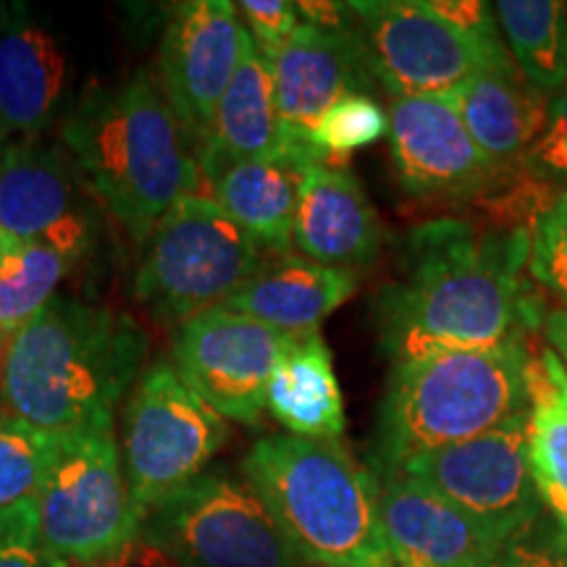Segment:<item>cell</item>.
<instances>
[{"mask_svg":"<svg viewBox=\"0 0 567 567\" xmlns=\"http://www.w3.org/2000/svg\"><path fill=\"white\" fill-rule=\"evenodd\" d=\"M526 260V229L484 234L450 218L415 229L405 274L379 300L381 350L402 365L528 337L544 308L528 295Z\"/></svg>","mask_w":567,"mask_h":567,"instance_id":"cell-1","label":"cell"},{"mask_svg":"<svg viewBox=\"0 0 567 567\" xmlns=\"http://www.w3.org/2000/svg\"><path fill=\"white\" fill-rule=\"evenodd\" d=\"M147 334L132 316L69 295L3 344V413L48 434L113 415L147 365Z\"/></svg>","mask_w":567,"mask_h":567,"instance_id":"cell-2","label":"cell"},{"mask_svg":"<svg viewBox=\"0 0 567 567\" xmlns=\"http://www.w3.org/2000/svg\"><path fill=\"white\" fill-rule=\"evenodd\" d=\"M61 137L92 200L137 243L176 203L203 195L195 140L147 71L84 97Z\"/></svg>","mask_w":567,"mask_h":567,"instance_id":"cell-3","label":"cell"},{"mask_svg":"<svg viewBox=\"0 0 567 567\" xmlns=\"http://www.w3.org/2000/svg\"><path fill=\"white\" fill-rule=\"evenodd\" d=\"M287 544L308 567H373L386 557L373 473L342 442L271 434L243 460Z\"/></svg>","mask_w":567,"mask_h":567,"instance_id":"cell-4","label":"cell"},{"mask_svg":"<svg viewBox=\"0 0 567 567\" xmlns=\"http://www.w3.org/2000/svg\"><path fill=\"white\" fill-rule=\"evenodd\" d=\"M530 339L481 352H450L392 365L379 405L371 471L484 436L528 408Z\"/></svg>","mask_w":567,"mask_h":567,"instance_id":"cell-5","label":"cell"},{"mask_svg":"<svg viewBox=\"0 0 567 567\" xmlns=\"http://www.w3.org/2000/svg\"><path fill=\"white\" fill-rule=\"evenodd\" d=\"M34 502L40 547L66 567L109 565L137 542L142 513L126 484L113 415L59 434Z\"/></svg>","mask_w":567,"mask_h":567,"instance_id":"cell-6","label":"cell"},{"mask_svg":"<svg viewBox=\"0 0 567 567\" xmlns=\"http://www.w3.org/2000/svg\"><path fill=\"white\" fill-rule=\"evenodd\" d=\"M266 252L210 195H189L142 243L134 295L161 323L221 308L260 268Z\"/></svg>","mask_w":567,"mask_h":567,"instance_id":"cell-7","label":"cell"},{"mask_svg":"<svg viewBox=\"0 0 567 567\" xmlns=\"http://www.w3.org/2000/svg\"><path fill=\"white\" fill-rule=\"evenodd\" d=\"M137 538L172 567H308L245 476L224 467L147 509Z\"/></svg>","mask_w":567,"mask_h":567,"instance_id":"cell-8","label":"cell"},{"mask_svg":"<svg viewBox=\"0 0 567 567\" xmlns=\"http://www.w3.org/2000/svg\"><path fill=\"white\" fill-rule=\"evenodd\" d=\"M229 425L176 371L174 360L145 365L122 415V463L142 515L208 471Z\"/></svg>","mask_w":567,"mask_h":567,"instance_id":"cell-9","label":"cell"},{"mask_svg":"<svg viewBox=\"0 0 567 567\" xmlns=\"http://www.w3.org/2000/svg\"><path fill=\"white\" fill-rule=\"evenodd\" d=\"M350 11L373 80L392 97L446 95L481 71L515 66L509 53L460 32L425 0H354Z\"/></svg>","mask_w":567,"mask_h":567,"instance_id":"cell-10","label":"cell"},{"mask_svg":"<svg viewBox=\"0 0 567 567\" xmlns=\"http://www.w3.org/2000/svg\"><path fill=\"white\" fill-rule=\"evenodd\" d=\"M396 471L423 481L499 542L544 515L530 476L526 413L484 436L408 460Z\"/></svg>","mask_w":567,"mask_h":567,"instance_id":"cell-11","label":"cell"},{"mask_svg":"<svg viewBox=\"0 0 567 567\" xmlns=\"http://www.w3.org/2000/svg\"><path fill=\"white\" fill-rule=\"evenodd\" d=\"M61 147L40 137L0 147V229L6 245H42L80 266L97 245V208Z\"/></svg>","mask_w":567,"mask_h":567,"instance_id":"cell-12","label":"cell"},{"mask_svg":"<svg viewBox=\"0 0 567 567\" xmlns=\"http://www.w3.org/2000/svg\"><path fill=\"white\" fill-rule=\"evenodd\" d=\"M289 337L221 305L176 326L172 360L224 421L258 425Z\"/></svg>","mask_w":567,"mask_h":567,"instance_id":"cell-13","label":"cell"},{"mask_svg":"<svg viewBox=\"0 0 567 567\" xmlns=\"http://www.w3.org/2000/svg\"><path fill=\"white\" fill-rule=\"evenodd\" d=\"M389 151L400 187L423 200H467L492 193L505 172L486 158L444 95L392 97Z\"/></svg>","mask_w":567,"mask_h":567,"instance_id":"cell-14","label":"cell"},{"mask_svg":"<svg viewBox=\"0 0 567 567\" xmlns=\"http://www.w3.org/2000/svg\"><path fill=\"white\" fill-rule=\"evenodd\" d=\"M247 30L237 3L187 0L168 17L158 53V87L200 147L213 113L243 61Z\"/></svg>","mask_w":567,"mask_h":567,"instance_id":"cell-15","label":"cell"},{"mask_svg":"<svg viewBox=\"0 0 567 567\" xmlns=\"http://www.w3.org/2000/svg\"><path fill=\"white\" fill-rule=\"evenodd\" d=\"M268 61L274 71L284 145L323 158L310 142L318 118L352 92H371L373 84V71L368 66L358 30L329 32L302 21Z\"/></svg>","mask_w":567,"mask_h":567,"instance_id":"cell-16","label":"cell"},{"mask_svg":"<svg viewBox=\"0 0 567 567\" xmlns=\"http://www.w3.org/2000/svg\"><path fill=\"white\" fill-rule=\"evenodd\" d=\"M379 488V523L389 563L396 567H484L505 542L400 471H371Z\"/></svg>","mask_w":567,"mask_h":567,"instance_id":"cell-17","label":"cell"},{"mask_svg":"<svg viewBox=\"0 0 567 567\" xmlns=\"http://www.w3.org/2000/svg\"><path fill=\"white\" fill-rule=\"evenodd\" d=\"M381 243V218L363 184L337 163H310L302 174L292 250L318 266L360 274L379 258Z\"/></svg>","mask_w":567,"mask_h":567,"instance_id":"cell-18","label":"cell"},{"mask_svg":"<svg viewBox=\"0 0 567 567\" xmlns=\"http://www.w3.org/2000/svg\"><path fill=\"white\" fill-rule=\"evenodd\" d=\"M69 92V59L27 6H0V122L19 140L40 137Z\"/></svg>","mask_w":567,"mask_h":567,"instance_id":"cell-19","label":"cell"},{"mask_svg":"<svg viewBox=\"0 0 567 567\" xmlns=\"http://www.w3.org/2000/svg\"><path fill=\"white\" fill-rule=\"evenodd\" d=\"M313 158L297 151H284L271 158L218 163L205 168L210 197L226 216L243 229L266 255H292L295 213L300 203L302 174ZM329 163V161H326Z\"/></svg>","mask_w":567,"mask_h":567,"instance_id":"cell-20","label":"cell"},{"mask_svg":"<svg viewBox=\"0 0 567 567\" xmlns=\"http://www.w3.org/2000/svg\"><path fill=\"white\" fill-rule=\"evenodd\" d=\"M465 130L499 172L520 168L549 116V95L515 66L488 69L446 92Z\"/></svg>","mask_w":567,"mask_h":567,"instance_id":"cell-21","label":"cell"},{"mask_svg":"<svg viewBox=\"0 0 567 567\" xmlns=\"http://www.w3.org/2000/svg\"><path fill=\"white\" fill-rule=\"evenodd\" d=\"M358 274L318 266L300 255H281L266 264L226 308L271 326L281 334L321 331V323L350 300Z\"/></svg>","mask_w":567,"mask_h":567,"instance_id":"cell-22","label":"cell"},{"mask_svg":"<svg viewBox=\"0 0 567 567\" xmlns=\"http://www.w3.org/2000/svg\"><path fill=\"white\" fill-rule=\"evenodd\" d=\"M287 151L276 105L271 61L247 34L243 61L213 113L210 130L197 147L200 168L218 163L271 158Z\"/></svg>","mask_w":567,"mask_h":567,"instance_id":"cell-23","label":"cell"},{"mask_svg":"<svg viewBox=\"0 0 567 567\" xmlns=\"http://www.w3.org/2000/svg\"><path fill=\"white\" fill-rule=\"evenodd\" d=\"M266 413L292 436L331 442L342 439L344 396L321 331L289 337L268 381Z\"/></svg>","mask_w":567,"mask_h":567,"instance_id":"cell-24","label":"cell"},{"mask_svg":"<svg viewBox=\"0 0 567 567\" xmlns=\"http://www.w3.org/2000/svg\"><path fill=\"white\" fill-rule=\"evenodd\" d=\"M528 389V463L544 513L567 534V368L544 342L530 347Z\"/></svg>","mask_w":567,"mask_h":567,"instance_id":"cell-25","label":"cell"},{"mask_svg":"<svg viewBox=\"0 0 567 567\" xmlns=\"http://www.w3.org/2000/svg\"><path fill=\"white\" fill-rule=\"evenodd\" d=\"M496 21L515 69L544 95L567 82V3L563 0H499Z\"/></svg>","mask_w":567,"mask_h":567,"instance_id":"cell-26","label":"cell"},{"mask_svg":"<svg viewBox=\"0 0 567 567\" xmlns=\"http://www.w3.org/2000/svg\"><path fill=\"white\" fill-rule=\"evenodd\" d=\"M74 264L53 247L3 245L0 250V339L19 334L55 300Z\"/></svg>","mask_w":567,"mask_h":567,"instance_id":"cell-27","label":"cell"},{"mask_svg":"<svg viewBox=\"0 0 567 567\" xmlns=\"http://www.w3.org/2000/svg\"><path fill=\"white\" fill-rule=\"evenodd\" d=\"M55 450L59 434H48L21 417L0 413V509L38 499Z\"/></svg>","mask_w":567,"mask_h":567,"instance_id":"cell-28","label":"cell"},{"mask_svg":"<svg viewBox=\"0 0 567 567\" xmlns=\"http://www.w3.org/2000/svg\"><path fill=\"white\" fill-rule=\"evenodd\" d=\"M386 132L389 116L384 105L375 101L371 92H352L318 118L310 142L323 158L334 163V158H347L360 147L386 137Z\"/></svg>","mask_w":567,"mask_h":567,"instance_id":"cell-29","label":"cell"},{"mask_svg":"<svg viewBox=\"0 0 567 567\" xmlns=\"http://www.w3.org/2000/svg\"><path fill=\"white\" fill-rule=\"evenodd\" d=\"M528 274L567 310V189H557L528 229Z\"/></svg>","mask_w":567,"mask_h":567,"instance_id":"cell-30","label":"cell"},{"mask_svg":"<svg viewBox=\"0 0 567 567\" xmlns=\"http://www.w3.org/2000/svg\"><path fill=\"white\" fill-rule=\"evenodd\" d=\"M520 172L555 189H567V82L549 97V116Z\"/></svg>","mask_w":567,"mask_h":567,"instance_id":"cell-31","label":"cell"},{"mask_svg":"<svg viewBox=\"0 0 567 567\" xmlns=\"http://www.w3.org/2000/svg\"><path fill=\"white\" fill-rule=\"evenodd\" d=\"M544 515L507 538L484 567H567V534L551 517L544 520Z\"/></svg>","mask_w":567,"mask_h":567,"instance_id":"cell-32","label":"cell"},{"mask_svg":"<svg viewBox=\"0 0 567 567\" xmlns=\"http://www.w3.org/2000/svg\"><path fill=\"white\" fill-rule=\"evenodd\" d=\"M0 567H66L40 547L34 499L0 509Z\"/></svg>","mask_w":567,"mask_h":567,"instance_id":"cell-33","label":"cell"},{"mask_svg":"<svg viewBox=\"0 0 567 567\" xmlns=\"http://www.w3.org/2000/svg\"><path fill=\"white\" fill-rule=\"evenodd\" d=\"M237 11L255 48L266 59H271L302 24L297 3H289V0H243L237 3Z\"/></svg>","mask_w":567,"mask_h":567,"instance_id":"cell-34","label":"cell"},{"mask_svg":"<svg viewBox=\"0 0 567 567\" xmlns=\"http://www.w3.org/2000/svg\"><path fill=\"white\" fill-rule=\"evenodd\" d=\"M431 11L444 21H450L452 27H457L460 32L471 34L473 40H478L481 45L492 48L496 53H509L505 34L499 30V21H496L494 6L481 3V0H425ZM513 59V55H509Z\"/></svg>","mask_w":567,"mask_h":567,"instance_id":"cell-35","label":"cell"},{"mask_svg":"<svg viewBox=\"0 0 567 567\" xmlns=\"http://www.w3.org/2000/svg\"><path fill=\"white\" fill-rule=\"evenodd\" d=\"M538 326H542L547 344L559 354V360L567 368V310L544 308Z\"/></svg>","mask_w":567,"mask_h":567,"instance_id":"cell-36","label":"cell"},{"mask_svg":"<svg viewBox=\"0 0 567 567\" xmlns=\"http://www.w3.org/2000/svg\"><path fill=\"white\" fill-rule=\"evenodd\" d=\"M6 142H9V134H6V130H3V122H0V147H3Z\"/></svg>","mask_w":567,"mask_h":567,"instance_id":"cell-37","label":"cell"},{"mask_svg":"<svg viewBox=\"0 0 567 567\" xmlns=\"http://www.w3.org/2000/svg\"><path fill=\"white\" fill-rule=\"evenodd\" d=\"M373 567H396V565H392V563H389V559H381V563H375Z\"/></svg>","mask_w":567,"mask_h":567,"instance_id":"cell-38","label":"cell"},{"mask_svg":"<svg viewBox=\"0 0 567 567\" xmlns=\"http://www.w3.org/2000/svg\"><path fill=\"white\" fill-rule=\"evenodd\" d=\"M3 245H6V239H3V229H0V250H3Z\"/></svg>","mask_w":567,"mask_h":567,"instance_id":"cell-39","label":"cell"},{"mask_svg":"<svg viewBox=\"0 0 567 567\" xmlns=\"http://www.w3.org/2000/svg\"><path fill=\"white\" fill-rule=\"evenodd\" d=\"M0 358H3V339H0Z\"/></svg>","mask_w":567,"mask_h":567,"instance_id":"cell-40","label":"cell"},{"mask_svg":"<svg viewBox=\"0 0 567 567\" xmlns=\"http://www.w3.org/2000/svg\"><path fill=\"white\" fill-rule=\"evenodd\" d=\"M82 567H109V565H82Z\"/></svg>","mask_w":567,"mask_h":567,"instance_id":"cell-41","label":"cell"}]
</instances>
